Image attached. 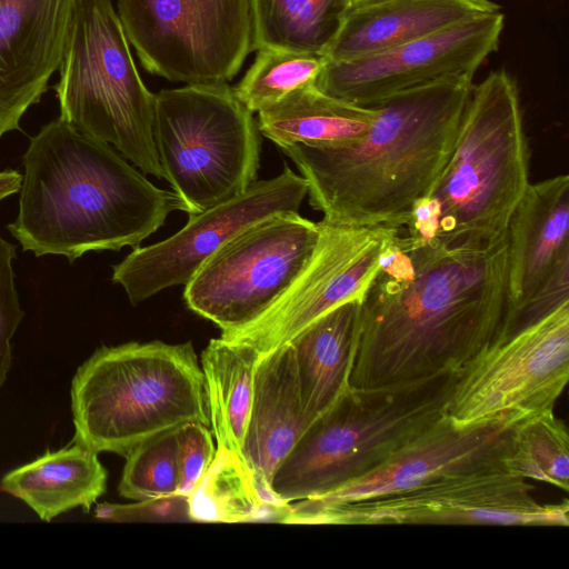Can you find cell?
Here are the masks:
<instances>
[{
	"mask_svg": "<svg viewBox=\"0 0 569 569\" xmlns=\"http://www.w3.org/2000/svg\"><path fill=\"white\" fill-rule=\"evenodd\" d=\"M509 241L448 247L400 229L360 299L349 385L372 389L459 372L511 326Z\"/></svg>",
	"mask_w": 569,
	"mask_h": 569,
	"instance_id": "obj_1",
	"label": "cell"
},
{
	"mask_svg": "<svg viewBox=\"0 0 569 569\" xmlns=\"http://www.w3.org/2000/svg\"><path fill=\"white\" fill-rule=\"evenodd\" d=\"M472 86L453 79L395 94L372 106L371 127L349 144L281 147L321 221L401 228L449 161Z\"/></svg>",
	"mask_w": 569,
	"mask_h": 569,
	"instance_id": "obj_2",
	"label": "cell"
},
{
	"mask_svg": "<svg viewBox=\"0 0 569 569\" xmlns=\"http://www.w3.org/2000/svg\"><path fill=\"white\" fill-rule=\"evenodd\" d=\"M22 163L19 212L7 229L36 257L72 263L89 251L134 249L182 211L172 190L60 117L30 139Z\"/></svg>",
	"mask_w": 569,
	"mask_h": 569,
	"instance_id": "obj_3",
	"label": "cell"
},
{
	"mask_svg": "<svg viewBox=\"0 0 569 569\" xmlns=\"http://www.w3.org/2000/svg\"><path fill=\"white\" fill-rule=\"evenodd\" d=\"M529 176L519 90L496 70L472 86L449 161L399 229L448 247L492 243L507 232Z\"/></svg>",
	"mask_w": 569,
	"mask_h": 569,
	"instance_id": "obj_4",
	"label": "cell"
},
{
	"mask_svg": "<svg viewBox=\"0 0 569 569\" xmlns=\"http://www.w3.org/2000/svg\"><path fill=\"white\" fill-rule=\"evenodd\" d=\"M72 441L126 456L153 436L198 421L209 426L193 346L163 341L102 346L72 378Z\"/></svg>",
	"mask_w": 569,
	"mask_h": 569,
	"instance_id": "obj_5",
	"label": "cell"
},
{
	"mask_svg": "<svg viewBox=\"0 0 569 569\" xmlns=\"http://www.w3.org/2000/svg\"><path fill=\"white\" fill-rule=\"evenodd\" d=\"M457 378L447 372L397 386L349 387L278 467L274 497L290 503L321 496L375 468L445 416Z\"/></svg>",
	"mask_w": 569,
	"mask_h": 569,
	"instance_id": "obj_6",
	"label": "cell"
},
{
	"mask_svg": "<svg viewBox=\"0 0 569 569\" xmlns=\"http://www.w3.org/2000/svg\"><path fill=\"white\" fill-rule=\"evenodd\" d=\"M56 93L60 118L163 178L153 141L154 93L142 82L111 0H77Z\"/></svg>",
	"mask_w": 569,
	"mask_h": 569,
	"instance_id": "obj_7",
	"label": "cell"
},
{
	"mask_svg": "<svg viewBox=\"0 0 569 569\" xmlns=\"http://www.w3.org/2000/svg\"><path fill=\"white\" fill-rule=\"evenodd\" d=\"M154 97L156 151L182 211H204L257 181V121L227 82L186 84Z\"/></svg>",
	"mask_w": 569,
	"mask_h": 569,
	"instance_id": "obj_8",
	"label": "cell"
},
{
	"mask_svg": "<svg viewBox=\"0 0 569 569\" xmlns=\"http://www.w3.org/2000/svg\"><path fill=\"white\" fill-rule=\"evenodd\" d=\"M525 478L503 469L450 473L409 490L341 503L310 498L288 505L282 523L569 525V503H541Z\"/></svg>",
	"mask_w": 569,
	"mask_h": 569,
	"instance_id": "obj_9",
	"label": "cell"
},
{
	"mask_svg": "<svg viewBox=\"0 0 569 569\" xmlns=\"http://www.w3.org/2000/svg\"><path fill=\"white\" fill-rule=\"evenodd\" d=\"M321 224L298 211L277 213L222 244L184 286L187 307L221 332L260 317L311 259Z\"/></svg>",
	"mask_w": 569,
	"mask_h": 569,
	"instance_id": "obj_10",
	"label": "cell"
},
{
	"mask_svg": "<svg viewBox=\"0 0 569 569\" xmlns=\"http://www.w3.org/2000/svg\"><path fill=\"white\" fill-rule=\"evenodd\" d=\"M569 378V301L477 355L458 372L446 417L457 427L553 411Z\"/></svg>",
	"mask_w": 569,
	"mask_h": 569,
	"instance_id": "obj_11",
	"label": "cell"
},
{
	"mask_svg": "<svg viewBox=\"0 0 569 569\" xmlns=\"http://www.w3.org/2000/svg\"><path fill=\"white\" fill-rule=\"evenodd\" d=\"M142 67L172 82L224 83L253 51L252 0H117Z\"/></svg>",
	"mask_w": 569,
	"mask_h": 569,
	"instance_id": "obj_12",
	"label": "cell"
},
{
	"mask_svg": "<svg viewBox=\"0 0 569 569\" xmlns=\"http://www.w3.org/2000/svg\"><path fill=\"white\" fill-rule=\"evenodd\" d=\"M308 194L301 174L288 166L274 178L254 181L244 192L196 214L169 238L137 247L112 266V282L132 305L160 291L186 286L222 244L251 224L277 213L298 211Z\"/></svg>",
	"mask_w": 569,
	"mask_h": 569,
	"instance_id": "obj_13",
	"label": "cell"
},
{
	"mask_svg": "<svg viewBox=\"0 0 569 569\" xmlns=\"http://www.w3.org/2000/svg\"><path fill=\"white\" fill-rule=\"evenodd\" d=\"M501 11L357 59L327 61L316 87L343 101L372 107L395 94L431 83L473 79L499 47Z\"/></svg>",
	"mask_w": 569,
	"mask_h": 569,
	"instance_id": "obj_14",
	"label": "cell"
},
{
	"mask_svg": "<svg viewBox=\"0 0 569 569\" xmlns=\"http://www.w3.org/2000/svg\"><path fill=\"white\" fill-rule=\"evenodd\" d=\"M320 224L317 248L293 283L254 321L221 332V338L248 343L264 355L335 307L361 299L399 228Z\"/></svg>",
	"mask_w": 569,
	"mask_h": 569,
	"instance_id": "obj_15",
	"label": "cell"
},
{
	"mask_svg": "<svg viewBox=\"0 0 569 569\" xmlns=\"http://www.w3.org/2000/svg\"><path fill=\"white\" fill-rule=\"evenodd\" d=\"M569 177L530 183L507 229L509 335L569 301Z\"/></svg>",
	"mask_w": 569,
	"mask_h": 569,
	"instance_id": "obj_16",
	"label": "cell"
},
{
	"mask_svg": "<svg viewBox=\"0 0 569 569\" xmlns=\"http://www.w3.org/2000/svg\"><path fill=\"white\" fill-rule=\"evenodd\" d=\"M517 423L500 421L461 428L445 415L375 468L310 499L320 503L351 502L402 492L443 475L505 470Z\"/></svg>",
	"mask_w": 569,
	"mask_h": 569,
	"instance_id": "obj_17",
	"label": "cell"
},
{
	"mask_svg": "<svg viewBox=\"0 0 569 569\" xmlns=\"http://www.w3.org/2000/svg\"><path fill=\"white\" fill-rule=\"evenodd\" d=\"M77 0H0V139L59 69Z\"/></svg>",
	"mask_w": 569,
	"mask_h": 569,
	"instance_id": "obj_18",
	"label": "cell"
},
{
	"mask_svg": "<svg viewBox=\"0 0 569 569\" xmlns=\"http://www.w3.org/2000/svg\"><path fill=\"white\" fill-rule=\"evenodd\" d=\"M310 425L302 409L289 343L261 355L254 372L241 458L250 469L264 502L286 505L274 497L272 478Z\"/></svg>",
	"mask_w": 569,
	"mask_h": 569,
	"instance_id": "obj_19",
	"label": "cell"
},
{
	"mask_svg": "<svg viewBox=\"0 0 569 569\" xmlns=\"http://www.w3.org/2000/svg\"><path fill=\"white\" fill-rule=\"evenodd\" d=\"M498 11L491 0H392L350 10L325 57L357 59Z\"/></svg>",
	"mask_w": 569,
	"mask_h": 569,
	"instance_id": "obj_20",
	"label": "cell"
},
{
	"mask_svg": "<svg viewBox=\"0 0 569 569\" xmlns=\"http://www.w3.org/2000/svg\"><path fill=\"white\" fill-rule=\"evenodd\" d=\"M359 319L360 299L349 300L316 319L288 342L302 409L310 423L350 387Z\"/></svg>",
	"mask_w": 569,
	"mask_h": 569,
	"instance_id": "obj_21",
	"label": "cell"
},
{
	"mask_svg": "<svg viewBox=\"0 0 569 569\" xmlns=\"http://www.w3.org/2000/svg\"><path fill=\"white\" fill-rule=\"evenodd\" d=\"M107 479L108 472L98 453L71 441L59 450H48L8 471L0 481V488L49 522L77 508L90 511L106 492Z\"/></svg>",
	"mask_w": 569,
	"mask_h": 569,
	"instance_id": "obj_22",
	"label": "cell"
},
{
	"mask_svg": "<svg viewBox=\"0 0 569 569\" xmlns=\"http://www.w3.org/2000/svg\"><path fill=\"white\" fill-rule=\"evenodd\" d=\"M258 113L259 132L279 148L335 147L359 140L371 127L375 107L331 97L316 84L301 88Z\"/></svg>",
	"mask_w": 569,
	"mask_h": 569,
	"instance_id": "obj_23",
	"label": "cell"
},
{
	"mask_svg": "<svg viewBox=\"0 0 569 569\" xmlns=\"http://www.w3.org/2000/svg\"><path fill=\"white\" fill-rule=\"evenodd\" d=\"M260 353L250 345L211 339L201 353L209 426L218 447L241 458ZM242 459V458H241Z\"/></svg>",
	"mask_w": 569,
	"mask_h": 569,
	"instance_id": "obj_24",
	"label": "cell"
},
{
	"mask_svg": "<svg viewBox=\"0 0 569 569\" xmlns=\"http://www.w3.org/2000/svg\"><path fill=\"white\" fill-rule=\"evenodd\" d=\"M253 50L281 48L325 56L351 0H252Z\"/></svg>",
	"mask_w": 569,
	"mask_h": 569,
	"instance_id": "obj_25",
	"label": "cell"
},
{
	"mask_svg": "<svg viewBox=\"0 0 569 569\" xmlns=\"http://www.w3.org/2000/svg\"><path fill=\"white\" fill-rule=\"evenodd\" d=\"M188 500L192 521L201 522H281L288 507L264 502L244 461L222 447Z\"/></svg>",
	"mask_w": 569,
	"mask_h": 569,
	"instance_id": "obj_26",
	"label": "cell"
},
{
	"mask_svg": "<svg viewBox=\"0 0 569 569\" xmlns=\"http://www.w3.org/2000/svg\"><path fill=\"white\" fill-rule=\"evenodd\" d=\"M503 467L515 476L568 491L569 435L565 421L549 411L518 422Z\"/></svg>",
	"mask_w": 569,
	"mask_h": 569,
	"instance_id": "obj_27",
	"label": "cell"
},
{
	"mask_svg": "<svg viewBox=\"0 0 569 569\" xmlns=\"http://www.w3.org/2000/svg\"><path fill=\"white\" fill-rule=\"evenodd\" d=\"M233 88L252 113L270 107L305 87L316 84L327 59L322 54L263 47Z\"/></svg>",
	"mask_w": 569,
	"mask_h": 569,
	"instance_id": "obj_28",
	"label": "cell"
},
{
	"mask_svg": "<svg viewBox=\"0 0 569 569\" xmlns=\"http://www.w3.org/2000/svg\"><path fill=\"white\" fill-rule=\"evenodd\" d=\"M124 458L119 495L138 501L177 493L179 473L176 429L143 440Z\"/></svg>",
	"mask_w": 569,
	"mask_h": 569,
	"instance_id": "obj_29",
	"label": "cell"
},
{
	"mask_svg": "<svg viewBox=\"0 0 569 569\" xmlns=\"http://www.w3.org/2000/svg\"><path fill=\"white\" fill-rule=\"evenodd\" d=\"M208 427L192 421L176 429L179 495L189 497L214 458L217 449Z\"/></svg>",
	"mask_w": 569,
	"mask_h": 569,
	"instance_id": "obj_30",
	"label": "cell"
},
{
	"mask_svg": "<svg viewBox=\"0 0 569 569\" xmlns=\"http://www.w3.org/2000/svg\"><path fill=\"white\" fill-rule=\"evenodd\" d=\"M16 252L17 247L0 236V389L11 369V339L24 317L14 284L12 261Z\"/></svg>",
	"mask_w": 569,
	"mask_h": 569,
	"instance_id": "obj_31",
	"label": "cell"
},
{
	"mask_svg": "<svg viewBox=\"0 0 569 569\" xmlns=\"http://www.w3.org/2000/svg\"><path fill=\"white\" fill-rule=\"evenodd\" d=\"M93 516L110 522H189L188 496H170L138 500L134 503H99Z\"/></svg>",
	"mask_w": 569,
	"mask_h": 569,
	"instance_id": "obj_32",
	"label": "cell"
},
{
	"mask_svg": "<svg viewBox=\"0 0 569 569\" xmlns=\"http://www.w3.org/2000/svg\"><path fill=\"white\" fill-rule=\"evenodd\" d=\"M22 174L13 169L0 171V201L20 191Z\"/></svg>",
	"mask_w": 569,
	"mask_h": 569,
	"instance_id": "obj_33",
	"label": "cell"
},
{
	"mask_svg": "<svg viewBox=\"0 0 569 569\" xmlns=\"http://www.w3.org/2000/svg\"><path fill=\"white\" fill-rule=\"evenodd\" d=\"M392 0H351V10L367 8Z\"/></svg>",
	"mask_w": 569,
	"mask_h": 569,
	"instance_id": "obj_34",
	"label": "cell"
}]
</instances>
